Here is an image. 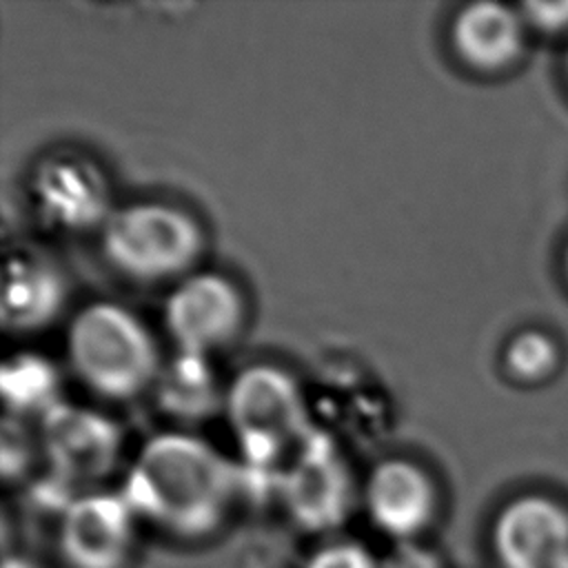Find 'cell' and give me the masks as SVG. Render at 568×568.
Wrapping results in <instances>:
<instances>
[{
	"instance_id": "cell-20",
	"label": "cell",
	"mask_w": 568,
	"mask_h": 568,
	"mask_svg": "<svg viewBox=\"0 0 568 568\" xmlns=\"http://www.w3.org/2000/svg\"><path fill=\"white\" fill-rule=\"evenodd\" d=\"M382 568H442L439 557L415 544L413 539L406 541H397L395 548L379 561Z\"/></svg>"
},
{
	"instance_id": "cell-6",
	"label": "cell",
	"mask_w": 568,
	"mask_h": 568,
	"mask_svg": "<svg viewBox=\"0 0 568 568\" xmlns=\"http://www.w3.org/2000/svg\"><path fill=\"white\" fill-rule=\"evenodd\" d=\"M31 197L38 215L67 233L100 231L115 209L104 171L73 151L53 153L36 164Z\"/></svg>"
},
{
	"instance_id": "cell-17",
	"label": "cell",
	"mask_w": 568,
	"mask_h": 568,
	"mask_svg": "<svg viewBox=\"0 0 568 568\" xmlns=\"http://www.w3.org/2000/svg\"><path fill=\"white\" fill-rule=\"evenodd\" d=\"M304 568H382V566L362 544L335 541L313 552Z\"/></svg>"
},
{
	"instance_id": "cell-23",
	"label": "cell",
	"mask_w": 568,
	"mask_h": 568,
	"mask_svg": "<svg viewBox=\"0 0 568 568\" xmlns=\"http://www.w3.org/2000/svg\"><path fill=\"white\" fill-rule=\"evenodd\" d=\"M566 73H568V53H566Z\"/></svg>"
},
{
	"instance_id": "cell-11",
	"label": "cell",
	"mask_w": 568,
	"mask_h": 568,
	"mask_svg": "<svg viewBox=\"0 0 568 568\" xmlns=\"http://www.w3.org/2000/svg\"><path fill=\"white\" fill-rule=\"evenodd\" d=\"M67 304V280L60 266L33 251L13 248L4 260L2 326L11 333L47 328Z\"/></svg>"
},
{
	"instance_id": "cell-18",
	"label": "cell",
	"mask_w": 568,
	"mask_h": 568,
	"mask_svg": "<svg viewBox=\"0 0 568 568\" xmlns=\"http://www.w3.org/2000/svg\"><path fill=\"white\" fill-rule=\"evenodd\" d=\"M31 450H33V442L24 428L22 419L16 417H7L4 415V424H2V466L4 473L11 475L13 473H22L29 466L31 459Z\"/></svg>"
},
{
	"instance_id": "cell-14",
	"label": "cell",
	"mask_w": 568,
	"mask_h": 568,
	"mask_svg": "<svg viewBox=\"0 0 568 568\" xmlns=\"http://www.w3.org/2000/svg\"><path fill=\"white\" fill-rule=\"evenodd\" d=\"M153 386L160 408L180 422H200L224 408L222 386L204 355L175 353L162 364Z\"/></svg>"
},
{
	"instance_id": "cell-4",
	"label": "cell",
	"mask_w": 568,
	"mask_h": 568,
	"mask_svg": "<svg viewBox=\"0 0 568 568\" xmlns=\"http://www.w3.org/2000/svg\"><path fill=\"white\" fill-rule=\"evenodd\" d=\"M224 410L246 459L257 464L297 453L313 433L297 382L277 366L244 368L224 390Z\"/></svg>"
},
{
	"instance_id": "cell-8",
	"label": "cell",
	"mask_w": 568,
	"mask_h": 568,
	"mask_svg": "<svg viewBox=\"0 0 568 568\" xmlns=\"http://www.w3.org/2000/svg\"><path fill=\"white\" fill-rule=\"evenodd\" d=\"M38 444L64 479H93L111 470L120 453V428L104 413L58 404L38 422Z\"/></svg>"
},
{
	"instance_id": "cell-22",
	"label": "cell",
	"mask_w": 568,
	"mask_h": 568,
	"mask_svg": "<svg viewBox=\"0 0 568 568\" xmlns=\"http://www.w3.org/2000/svg\"><path fill=\"white\" fill-rule=\"evenodd\" d=\"M566 273H568V244H566Z\"/></svg>"
},
{
	"instance_id": "cell-2",
	"label": "cell",
	"mask_w": 568,
	"mask_h": 568,
	"mask_svg": "<svg viewBox=\"0 0 568 568\" xmlns=\"http://www.w3.org/2000/svg\"><path fill=\"white\" fill-rule=\"evenodd\" d=\"M71 373L95 395L131 399L155 384L162 359L146 324L115 302L82 306L69 322Z\"/></svg>"
},
{
	"instance_id": "cell-12",
	"label": "cell",
	"mask_w": 568,
	"mask_h": 568,
	"mask_svg": "<svg viewBox=\"0 0 568 568\" xmlns=\"http://www.w3.org/2000/svg\"><path fill=\"white\" fill-rule=\"evenodd\" d=\"M526 27L521 11L510 4L470 2L450 22V44L466 67L479 73H499L521 55Z\"/></svg>"
},
{
	"instance_id": "cell-19",
	"label": "cell",
	"mask_w": 568,
	"mask_h": 568,
	"mask_svg": "<svg viewBox=\"0 0 568 568\" xmlns=\"http://www.w3.org/2000/svg\"><path fill=\"white\" fill-rule=\"evenodd\" d=\"M521 16L528 27L544 33H561L568 29V2H526Z\"/></svg>"
},
{
	"instance_id": "cell-1",
	"label": "cell",
	"mask_w": 568,
	"mask_h": 568,
	"mask_svg": "<svg viewBox=\"0 0 568 568\" xmlns=\"http://www.w3.org/2000/svg\"><path fill=\"white\" fill-rule=\"evenodd\" d=\"M233 484L235 468L209 442L169 430L142 446L129 470L124 497L135 515L197 530L215 521Z\"/></svg>"
},
{
	"instance_id": "cell-13",
	"label": "cell",
	"mask_w": 568,
	"mask_h": 568,
	"mask_svg": "<svg viewBox=\"0 0 568 568\" xmlns=\"http://www.w3.org/2000/svg\"><path fill=\"white\" fill-rule=\"evenodd\" d=\"M284 493L300 519L326 524L342 517L351 495V477L326 435L311 433L297 448L284 473Z\"/></svg>"
},
{
	"instance_id": "cell-15",
	"label": "cell",
	"mask_w": 568,
	"mask_h": 568,
	"mask_svg": "<svg viewBox=\"0 0 568 568\" xmlns=\"http://www.w3.org/2000/svg\"><path fill=\"white\" fill-rule=\"evenodd\" d=\"M0 390L4 415L38 422L51 413L60 399V375L55 366L40 353L11 355L0 373Z\"/></svg>"
},
{
	"instance_id": "cell-7",
	"label": "cell",
	"mask_w": 568,
	"mask_h": 568,
	"mask_svg": "<svg viewBox=\"0 0 568 568\" xmlns=\"http://www.w3.org/2000/svg\"><path fill=\"white\" fill-rule=\"evenodd\" d=\"M499 568H568V506L544 493L506 501L490 532Z\"/></svg>"
},
{
	"instance_id": "cell-5",
	"label": "cell",
	"mask_w": 568,
	"mask_h": 568,
	"mask_svg": "<svg viewBox=\"0 0 568 568\" xmlns=\"http://www.w3.org/2000/svg\"><path fill=\"white\" fill-rule=\"evenodd\" d=\"M162 322L178 353L211 357L237 335L244 322V300L237 286L220 273H189L166 295Z\"/></svg>"
},
{
	"instance_id": "cell-3",
	"label": "cell",
	"mask_w": 568,
	"mask_h": 568,
	"mask_svg": "<svg viewBox=\"0 0 568 568\" xmlns=\"http://www.w3.org/2000/svg\"><path fill=\"white\" fill-rule=\"evenodd\" d=\"M104 260L135 282H180L204 251L197 220L166 202H129L115 206L100 229Z\"/></svg>"
},
{
	"instance_id": "cell-16",
	"label": "cell",
	"mask_w": 568,
	"mask_h": 568,
	"mask_svg": "<svg viewBox=\"0 0 568 568\" xmlns=\"http://www.w3.org/2000/svg\"><path fill=\"white\" fill-rule=\"evenodd\" d=\"M561 359L557 339L539 328L515 333L504 348L506 371L521 382H537L555 373Z\"/></svg>"
},
{
	"instance_id": "cell-21",
	"label": "cell",
	"mask_w": 568,
	"mask_h": 568,
	"mask_svg": "<svg viewBox=\"0 0 568 568\" xmlns=\"http://www.w3.org/2000/svg\"><path fill=\"white\" fill-rule=\"evenodd\" d=\"M2 568H38L33 561H29L27 557H20V555H13V557H7Z\"/></svg>"
},
{
	"instance_id": "cell-10",
	"label": "cell",
	"mask_w": 568,
	"mask_h": 568,
	"mask_svg": "<svg viewBox=\"0 0 568 568\" xmlns=\"http://www.w3.org/2000/svg\"><path fill=\"white\" fill-rule=\"evenodd\" d=\"M437 495L428 473L408 459H384L366 477L364 506L371 521L397 541L428 526Z\"/></svg>"
},
{
	"instance_id": "cell-9",
	"label": "cell",
	"mask_w": 568,
	"mask_h": 568,
	"mask_svg": "<svg viewBox=\"0 0 568 568\" xmlns=\"http://www.w3.org/2000/svg\"><path fill=\"white\" fill-rule=\"evenodd\" d=\"M135 510L124 493L75 497L62 515L60 548L75 568H118L133 539Z\"/></svg>"
}]
</instances>
